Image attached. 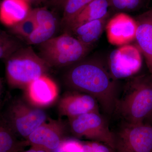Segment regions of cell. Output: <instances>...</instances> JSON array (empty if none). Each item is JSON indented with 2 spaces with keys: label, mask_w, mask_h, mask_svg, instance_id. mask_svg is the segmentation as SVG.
Returning <instances> with one entry per match:
<instances>
[{
  "label": "cell",
  "mask_w": 152,
  "mask_h": 152,
  "mask_svg": "<svg viewBox=\"0 0 152 152\" xmlns=\"http://www.w3.org/2000/svg\"><path fill=\"white\" fill-rule=\"evenodd\" d=\"M115 80L105 66L94 59H84L70 66L64 76L71 90L91 95L109 115L114 113L118 99Z\"/></svg>",
  "instance_id": "obj_1"
},
{
  "label": "cell",
  "mask_w": 152,
  "mask_h": 152,
  "mask_svg": "<svg viewBox=\"0 0 152 152\" xmlns=\"http://www.w3.org/2000/svg\"><path fill=\"white\" fill-rule=\"evenodd\" d=\"M114 113L126 124L144 123L152 113V75L136 77L129 80L122 96L117 99Z\"/></svg>",
  "instance_id": "obj_2"
},
{
  "label": "cell",
  "mask_w": 152,
  "mask_h": 152,
  "mask_svg": "<svg viewBox=\"0 0 152 152\" xmlns=\"http://www.w3.org/2000/svg\"><path fill=\"white\" fill-rule=\"evenodd\" d=\"M5 60L7 82L13 88L26 89L51 68L31 47H21Z\"/></svg>",
  "instance_id": "obj_3"
},
{
  "label": "cell",
  "mask_w": 152,
  "mask_h": 152,
  "mask_svg": "<svg viewBox=\"0 0 152 152\" xmlns=\"http://www.w3.org/2000/svg\"><path fill=\"white\" fill-rule=\"evenodd\" d=\"M39 46V56L50 67L70 66L84 59L91 49L68 33L53 37Z\"/></svg>",
  "instance_id": "obj_4"
},
{
  "label": "cell",
  "mask_w": 152,
  "mask_h": 152,
  "mask_svg": "<svg viewBox=\"0 0 152 152\" xmlns=\"http://www.w3.org/2000/svg\"><path fill=\"white\" fill-rule=\"evenodd\" d=\"M3 116L16 135L26 140L48 120L46 113L42 109L26 103L20 99L12 101Z\"/></svg>",
  "instance_id": "obj_5"
},
{
  "label": "cell",
  "mask_w": 152,
  "mask_h": 152,
  "mask_svg": "<svg viewBox=\"0 0 152 152\" xmlns=\"http://www.w3.org/2000/svg\"><path fill=\"white\" fill-rule=\"evenodd\" d=\"M69 126L76 137L102 143L115 151V134L99 113H88L70 119Z\"/></svg>",
  "instance_id": "obj_6"
},
{
  "label": "cell",
  "mask_w": 152,
  "mask_h": 152,
  "mask_svg": "<svg viewBox=\"0 0 152 152\" xmlns=\"http://www.w3.org/2000/svg\"><path fill=\"white\" fill-rule=\"evenodd\" d=\"M116 152H152V126L124 123L115 134Z\"/></svg>",
  "instance_id": "obj_7"
},
{
  "label": "cell",
  "mask_w": 152,
  "mask_h": 152,
  "mask_svg": "<svg viewBox=\"0 0 152 152\" xmlns=\"http://www.w3.org/2000/svg\"><path fill=\"white\" fill-rule=\"evenodd\" d=\"M142 66L140 51L129 44L114 50L109 58V71L115 80L130 77L140 70Z\"/></svg>",
  "instance_id": "obj_8"
},
{
  "label": "cell",
  "mask_w": 152,
  "mask_h": 152,
  "mask_svg": "<svg viewBox=\"0 0 152 152\" xmlns=\"http://www.w3.org/2000/svg\"><path fill=\"white\" fill-rule=\"evenodd\" d=\"M64 125L60 121H46L26 140L29 145L48 152H55L65 140Z\"/></svg>",
  "instance_id": "obj_9"
},
{
  "label": "cell",
  "mask_w": 152,
  "mask_h": 152,
  "mask_svg": "<svg viewBox=\"0 0 152 152\" xmlns=\"http://www.w3.org/2000/svg\"><path fill=\"white\" fill-rule=\"evenodd\" d=\"M135 19L124 12L116 14L109 20L105 29L109 42L116 46L128 45L135 39Z\"/></svg>",
  "instance_id": "obj_10"
},
{
  "label": "cell",
  "mask_w": 152,
  "mask_h": 152,
  "mask_svg": "<svg viewBox=\"0 0 152 152\" xmlns=\"http://www.w3.org/2000/svg\"><path fill=\"white\" fill-rule=\"evenodd\" d=\"M99 106L96 100L91 95L72 91L61 99L58 110L61 115L70 119L88 113H99Z\"/></svg>",
  "instance_id": "obj_11"
},
{
  "label": "cell",
  "mask_w": 152,
  "mask_h": 152,
  "mask_svg": "<svg viewBox=\"0 0 152 152\" xmlns=\"http://www.w3.org/2000/svg\"><path fill=\"white\" fill-rule=\"evenodd\" d=\"M25 89L30 104L39 108L51 104L58 96L56 84L47 75L36 79Z\"/></svg>",
  "instance_id": "obj_12"
},
{
  "label": "cell",
  "mask_w": 152,
  "mask_h": 152,
  "mask_svg": "<svg viewBox=\"0 0 152 152\" xmlns=\"http://www.w3.org/2000/svg\"><path fill=\"white\" fill-rule=\"evenodd\" d=\"M37 27L34 32L26 39L29 45H39L53 37L58 27L55 15L46 8L32 10Z\"/></svg>",
  "instance_id": "obj_13"
},
{
  "label": "cell",
  "mask_w": 152,
  "mask_h": 152,
  "mask_svg": "<svg viewBox=\"0 0 152 152\" xmlns=\"http://www.w3.org/2000/svg\"><path fill=\"white\" fill-rule=\"evenodd\" d=\"M135 19L137 26L135 40L152 75V9Z\"/></svg>",
  "instance_id": "obj_14"
},
{
  "label": "cell",
  "mask_w": 152,
  "mask_h": 152,
  "mask_svg": "<svg viewBox=\"0 0 152 152\" xmlns=\"http://www.w3.org/2000/svg\"><path fill=\"white\" fill-rule=\"evenodd\" d=\"M28 0H3L0 3V22L9 28L23 20L31 11Z\"/></svg>",
  "instance_id": "obj_15"
},
{
  "label": "cell",
  "mask_w": 152,
  "mask_h": 152,
  "mask_svg": "<svg viewBox=\"0 0 152 152\" xmlns=\"http://www.w3.org/2000/svg\"><path fill=\"white\" fill-rule=\"evenodd\" d=\"M109 0H93L74 20L65 33L70 34L80 25L108 15Z\"/></svg>",
  "instance_id": "obj_16"
},
{
  "label": "cell",
  "mask_w": 152,
  "mask_h": 152,
  "mask_svg": "<svg viewBox=\"0 0 152 152\" xmlns=\"http://www.w3.org/2000/svg\"><path fill=\"white\" fill-rule=\"evenodd\" d=\"M109 15L102 18L79 26L70 33L83 44L92 47L100 38L108 20Z\"/></svg>",
  "instance_id": "obj_17"
},
{
  "label": "cell",
  "mask_w": 152,
  "mask_h": 152,
  "mask_svg": "<svg viewBox=\"0 0 152 152\" xmlns=\"http://www.w3.org/2000/svg\"><path fill=\"white\" fill-rule=\"evenodd\" d=\"M27 145V141L19 140L3 115H0V152H20Z\"/></svg>",
  "instance_id": "obj_18"
},
{
  "label": "cell",
  "mask_w": 152,
  "mask_h": 152,
  "mask_svg": "<svg viewBox=\"0 0 152 152\" xmlns=\"http://www.w3.org/2000/svg\"><path fill=\"white\" fill-rule=\"evenodd\" d=\"M93 0H67L63 7L62 25L66 30L74 20Z\"/></svg>",
  "instance_id": "obj_19"
},
{
  "label": "cell",
  "mask_w": 152,
  "mask_h": 152,
  "mask_svg": "<svg viewBox=\"0 0 152 152\" xmlns=\"http://www.w3.org/2000/svg\"><path fill=\"white\" fill-rule=\"evenodd\" d=\"M21 47L16 38L0 29V59L5 60Z\"/></svg>",
  "instance_id": "obj_20"
},
{
  "label": "cell",
  "mask_w": 152,
  "mask_h": 152,
  "mask_svg": "<svg viewBox=\"0 0 152 152\" xmlns=\"http://www.w3.org/2000/svg\"><path fill=\"white\" fill-rule=\"evenodd\" d=\"M36 27L37 23L31 11L26 18L10 28V30L12 34L24 38L26 39L34 32Z\"/></svg>",
  "instance_id": "obj_21"
},
{
  "label": "cell",
  "mask_w": 152,
  "mask_h": 152,
  "mask_svg": "<svg viewBox=\"0 0 152 152\" xmlns=\"http://www.w3.org/2000/svg\"><path fill=\"white\" fill-rule=\"evenodd\" d=\"M110 6L120 12L132 11L139 9L142 0H109Z\"/></svg>",
  "instance_id": "obj_22"
},
{
  "label": "cell",
  "mask_w": 152,
  "mask_h": 152,
  "mask_svg": "<svg viewBox=\"0 0 152 152\" xmlns=\"http://www.w3.org/2000/svg\"><path fill=\"white\" fill-rule=\"evenodd\" d=\"M81 152H116L105 144L90 141L82 142Z\"/></svg>",
  "instance_id": "obj_23"
},
{
  "label": "cell",
  "mask_w": 152,
  "mask_h": 152,
  "mask_svg": "<svg viewBox=\"0 0 152 152\" xmlns=\"http://www.w3.org/2000/svg\"><path fill=\"white\" fill-rule=\"evenodd\" d=\"M82 142L72 139H65L55 152H81Z\"/></svg>",
  "instance_id": "obj_24"
},
{
  "label": "cell",
  "mask_w": 152,
  "mask_h": 152,
  "mask_svg": "<svg viewBox=\"0 0 152 152\" xmlns=\"http://www.w3.org/2000/svg\"><path fill=\"white\" fill-rule=\"evenodd\" d=\"M67 1V0H51V3L54 6L63 7Z\"/></svg>",
  "instance_id": "obj_25"
},
{
  "label": "cell",
  "mask_w": 152,
  "mask_h": 152,
  "mask_svg": "<svg viewBox=\"0 0 152 152\" xmlns=\"http://www.w3.org/2000/svg\"><path fill=\"white\" fill-rule=\"evenodd\" d=\"M20 152H48L44 151L43 150L41 149L38 148H34V147H31L29 149L26 150V151H22Z\"/></svg>",
  "instance_id": "obj_26"
},
{
  "label": "cell",
  "mask_w": 152,
  "mask_h": 152,
  "mask_svg": "<svg viewBox=\"0 0 152 152\" xmlns=\"http://www.w3.org/2000/svg\"><path fill=\"white\" fill-rule=\"evenodd\" d=\"M30 4H39L41 3H43L46 0H28Z\"/></svg>",
  "instance_id": "obj_27"
},
{
  "label": "cell",
  "mask_w": 152,
  "mask_h": 152,
  "mask_svg": "<svg viewBox=\"0 0 152 152\" xmlns=\"http://www.w3.org/2000/svg\"><path fill=\"white\" fill-rule=\"evenodd\" d=\"M3 90V84L2 83L1 80L0 78V97H1V95L2 93Z\"/></svg>",
  "instance_id": "obj_28"
}]
</instances>
